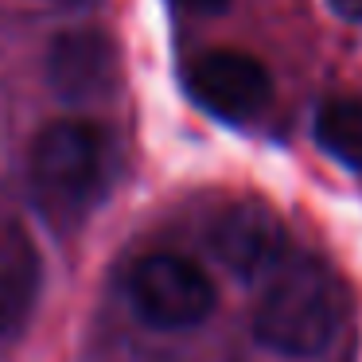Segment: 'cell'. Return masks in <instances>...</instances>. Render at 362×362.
<instances>
[{"instance_id":"obj_1","label":"cell","mask_w":362,"mask_h":362,"mask_svg":"<svg viewBox=\"0 0 362 362\" xmlns=\"http://www.w3.org/2000/svg\"><path fill=\"white\" fill-rule=\"evenodd\" d=\"M351 315V292L343 276L320 257H284L253 312V335L284 358H315L339 339Z\"/></svg>"},{"instance_id":"obj_2","label":"cell","mask_w":362,"mask_h":362,"mask_svg":"<svg viewBox=\"0 0 362 362\" xmlns=\"http://www.w3.org/2000/svg\"><path fill=\"white\" fill-rule=\"evenodd\" d=\"M110 175V141L82 117L51 121L28 152V183L40 214L66 230L90 214Z\"/></svg>"},{"instance_id":"obj_3","label":"cell","mask_w":362,"mask_h":362,"mask_svg":"<svg viewBox=\"0 0 362 362\" xmlns=\"http://www.w3.org/2000/svg\"><path fill=\"white\" fill-rule=\"evenodd\" d=\"M133 312L156 331L199 327L214 312V281L199 261L183 253H148L125 276Z\"/></svg>"},{"instance_id":"obj_4","label":"cell","mask_w":362,"mask_h":362,"mask_svg":"<svg viewBox=\"0 0 362 362\" xmlns=\"http://www.w3.org/2000/svg\"><path fill=\"white\" fill-rule=\"evenodd\" d=\"M183 86L203 105L211 117L230 121V125H245L253 121L273 98V78L253 55L234 47H214L191 59Z\"/></svg>"},{"instance_id":"obj_5","label":"cell","mask_w":362,"mask_h":362,"mask_svg":"<svg viewBox=\"0 0 362 362\" xmlns=\"http://www.w3.org/2000/svg\"><path fill=\"white\" fill-rule=\"evenodd\" d=\"M211 253L242 281H257V276L273 273L284 257H288V234L276 211H269L257 199H242L230 203L226 211L214 218L211 234Z\"/></svg>"},{"instance_id":"obj_6","label":"cell","mask_w":362,"mask_h":362,"mask_svg":"<svg viewBox=\"0 0 362 362\" xmlns=\"http://www.w3.org/2000/svg\"><path fill=\"white\" fill-rule=\"evenodd\" d=\"M47 82L63 102H102L117 82V47L98 28H66L47 47Z\"/></svg>"},{"instance_id":"obj_7","label":"cell","mask_w":362,"mask_h":362,"mask_svg":"<svg viewBox=\"0 0 362 362\" xmlns=\"http://www.w3.org/2000/svg\"><path fill=\"white\" fill-rule=\"evenodd\" d=\"M40 253L20 226L0 230V343L20 335L40 296Z\"/></svg>"},{"instance_id":"obj_8","label":"cell","mask_w":362,"mask_h":362,"mask_svg":"<svg viewBox=\"0 0 362 362\" xmlns=\"http://www.w3.org/2000/svg\"><path fill=\"white\" fill-rule=\"evenodd\" d=\"M312 129L323 152H331L339 164L362 172V102L358 98H335V102L320 105Z\"/></svg>"},{"instance_id":"obj_9","label":"cell","mask_w":362,"mask_h":362,"mask_svg":"<svg viewBox=\"0 0 362 362\" xmlns=\"http://www.w3.org/2000/svg\"><path fill=\"white\" fill-rule=\"evenodd\" d=\"M327 8L346 24H362V0H327Z\"/></svg>"},{"instance_id":"obj_10","label":"cell","mask_w":362,"mask_h":362,"mask_svg":"<svg viewBox=\"0 0 362 362\" xmlns=\"http://www.w3.org/2000/svg\"><path fill=\"white\" fill-rule=\"evenodd\" d=\"M180 8H187V12H199V16H211V12H222L230 4V0H175Z\"/></svg>"}]
</instances>
